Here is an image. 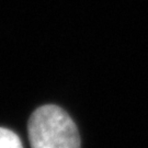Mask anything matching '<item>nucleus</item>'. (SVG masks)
I'll list each match as a JSON object with an SVG mask.
<instances>
[{
	"label": "nucleus",
	"instance_id": "2",
	"mask_svg": "<svg viewBox=\"0 0 148 148\" xmlns=\"http://www.w3.org/2000/svg\"><path fill=\"white\" fill-rule=\"evenodd\" d=\"M0 148H23V145L16 133L0 127Z\"/></svg>",
	"mask_w": 148,
	"mask_h": 148
},
{
	"label": "nucleus",
	"instance_id": "1",
	"mask_svg": "<svg viewBox=\"0 0 148 148\" xmlns=\"http://www.w3.org/2000/svg\"><path fill=\"white\" fill-rule=\"evenodd\" d=\"M31 148H80L77 126L62 108L43 106L32 113L27 123Z\"/></svg>",
	"mask_w": 148,
	"mask_h": 148
}]
</instances>
